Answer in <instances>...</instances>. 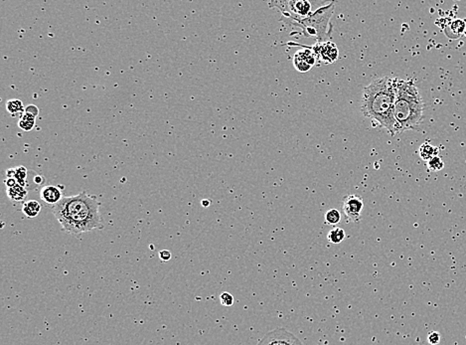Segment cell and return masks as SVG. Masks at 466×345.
Segmentation results:
<instances>
[{"label": "cell", "mask_w": 466, "mask_h": 345, "mask_svg": "<svg viewBox=\"0 0 466 345\" xmlns=\"http://www.w3.org/2000/svg\"><path fill=\"white\" fill-rule=\"evenodd\" d=\"M6 110L13 117L19 116V118L24 114L25 107L23 102L17 98H11L6 101Z\"/></svg>", "instance_id": "7c38bea8"}, {"label": "cell", "mask_w": 466, "mask_h": 345, "mask_svg": "<svg viewBox=\"0 0 466 345\" xmlns=\"http://www.w3.org/2000/svg\"><path fill=\"white\" fill-rule=\"evenodd\" d=\"M345 237H346L345 231L338 227L331 229L327 235V239L333 244H340L341 242L345 240Z\"/></svg>", "instance_id": "2e32d148"}, {"label": "cell", "mask_w": 466, "mask_h": 345, "mask_svg": "<svg viewBox=\"0 0 466 345\" xmlns=\"http://www.w3.org/2000/svg\"><path fill=\"white\" fill-rule=\"evenodd\" d=\"M464 21H465V29H464V32H463V35H464V36L466 37V20H464Z\"/></svg>", "instance_id": "f1b7e54d"}, {"label": "cell", "mask_w": 466, "mask_h": 345, "mask_svg": "<svg viewBox=\"0 0 466 345\" xmlns=\"http://www.w3.org/2000/svg\"><path fill=\"white\" fill-rule=\"evenodd\" d=\"M394 119L397 133L416 129L423 118L424 103L413 80L393 78Z\"/></svg>", "instance_id": "3957f363"}, {"label": "cell", "mask_w": 466, "mask_h": 345, "mask_svg": "<svg viewBox=\"0 0 466 345\" xmlns=\"http://www.w3.org/2000/svg\"><path fill=\"white\" fill-rule=\"evenodd\" d=\"M25 113H28L30 115H33L34 117H37L39 114V108L34 104H29L25 107Z\"/></svg>", "instance_id": "7402d4cb"}, {"label": "cell", "mask_w": 466, "mask_h": 345, "mask_svg": "<svg viewBox=\"0 0 466 345\" xmlns=\"http://www.w3.org/2000/svg\"><path fill=\"white\" fill-rule=\"evenodd\" d=\"M329 3L326 0H277L268 2V6L277 9L282 15L281 20L289 25L309 17Z\"/></svg>", "instance_id": "5b68a950"}, {"label": "cell", "mask_w": 466, "mask_h": 345, "mask_svg": "<svg viewBox=\"0 0 466 345\" xmlns=\"http://www.w3.org/2000/svg\"><path fill=\"white\" fill-rule=\"evenodd\" d=\"M52 211L68 234L78 237L83 233L102 228L97 199L84 191L76 196L64 197L53 206Z\"/></svg>", "instance_id": "6da1fadb"}, {"label": "cell", "mask_w": 466, "mask_h": 345, "mask_svg": "<svg viewBox=\"0 0 466 345\" xmlns=\"http://www.w3.org/2000/svg\"><path fill=\"white\" fill-rule=\"evenodd\" d=\"M15 179L17 183L25 187L27 181V169L24 166H18L15 168Z\"/></svg>", "instance_id": "ac0fdd59"}, {"label": "cell", "mask_w": 466, "mask_h": 345, "mask_svg": "<svg viewBox=\"0 0 466 345\" xmlns=\"http://www.w3.org/2000/svg\"><path fill=\"white\" fill-rule=\"evenodd\" d=\"M35 124H36V117L25 112L18 120V126L24 131L32 130L35 127Z\"/></svg>", "instance_id": "9a60e30c"}, {"label": "cell", "mask_w": 466, "mask_h": 345, "mask_svg": "<svg viewBox=\"0 0 466 345\" xmlns=\"http://www.w3.org/2000/svg\"><path fill=\"white\" fill-rule=\"evenodd\" d=\"M325 223L331 226H336L341 221V213L337 209H330L324 215Z\"/></svg>", "instance_id": "e0dca14e"}, {"label": "cell", "mask_w": 466, "mask_h": 345, "mask_svg": "<svg viewBox=\"0 0 466 345\" xmlns=\"http://www.w3.org/2000/svg\"><path fill=\"white\" fill-rule=\"evenodd\" d=\"M394 82L393 78L374 79L364 87L361 110L375 127L386 129L390 135L397 133L394 119Z\"/></svg>", "instance_id": "7a4b0ae2"}, {"label": "cell", "mask_w": 466, "mask_h": 345, "mask_svg": "<svg viewBox=\"0 0 466 345\" xmlns=\"http://www.w3.org/2000/svg\"><path fill=\"white\" fill-rule=\"evenodd\" d=\"M439 334L437 332H431L428 335V341L430 344H437L439 342Z\"/></svg>", "instance_id": "cb8c5ba5"}, {"label": "cell", "mask_w": 466, "mask_h": 345, "mask_svg": "<svg viewBox=\"0 0 466 345\" xmlns=\"http://www.w3.org/2000/svg\"><path fill=\"white\" fill-rule=\"evenodd\" d=\"M257 345H303V343L286 329L276 328L264 335Z\"/></svg>", "instance_id": "8992f818"}, {"label": "cell", "mask_w": 466, "mask_h": 345, "mask_svg": "<svg viewBox=\"0 0 466 345\" xmlns=\"http://www.w3.org/2000/svg\"><path fill=\"white\" fill-rule=\"evenodd\" d=\"M220 301L222 305L225 306H231L233 304V296L230 292H222L220 295Z\"/></svg>", "instance_id": "44dd1931"}, {"label": "cell", "mask_w": 466, "mask_h": 345, "mask_svg": "<svg viewBox=\"0 0 466 345\" xmlns=\"http://www.w3.org/2000/svg\"><path fill=\"white\" fill-rule=\"evenodd\" d=\"M41 199L49 205H57L63 199V186L47 185L40 191Z\"/></svg>", "instance_id": "30bf717a"}, {"label": "cell", "mask_w": 466, "mask_h": 345, "mask_svg": "<svg viewBox=\"0 0 466 345\" xmlns=\"http://www.w3.org/2000/svg\"><path fill=\"white\" fill-rule=\"evenodd\" d=\"M450 27L453 31V33L457 34L458 36H460L461 34H463L464 32V29H465V21L464 20H455L453 21L451 24H450Z\"/></svg>", "instance_id": "ffe728a7"}, {"label": "cell", "mask_w": 466, "mask_h": 345, "mask_svg": "<svg viewBox=\"0 0 466 345\" xmlns=\"http://www.w3.org/2000/svg\"><path fill=\"white\" fill-rule=\"evenodd\" d=\"M437 153H438V148L431 145L429 142L422 143L418 150V154L420 158L426 161L430 160L434 156H437Z\"/></svg>", "instance_id": "5bb4252c"}, {"label": "cell", "mask_w": 466, "mask_h": 345, "mask_svg": "<svg viewBox=\"0 0 466 345\" xmlns=\"http://www.w3.org/2000/svg\"><path fill=\"white\" fill-rule=\"evenodd\" d=\"M311 49L316 54L318 61L322 64H332L334 63L339 56V51L336 46L331 41L327 42H317L315 45L311 46Z\"/></svg>", "instance_id": "9c48e42d"}, {"label": "cell", "mask_w": 466, "mask_h": 345, "mask_svg": "<svg viewBox=\"0 0 466 345\" xmlns=\"http://www.w3.org/2000/svg\"><path fill=\"white\" fill-rule=\"evenodd\" d=\"M43 181H44V177L41 176V175H36V176L34 177V182H35L36 184H42Z\"/></svg>", "instance_id": "4316f807"}, {"label": "cell", "mask_w": 466, "mask_h": 345, "mask_svg": "<svg viewBox=\"0 0 466 345\" xmlns=\"http://www.w3.org/2000/svg\"><path fill=\"white\" fill-rule=\"evenodd\" d=\"M27 190L25 189L24 186H21L20 184L15 185L12 188L7 189V196L11 201L14 202H21L27 197Z\"/></svg>", "instance_id": "4fadbf2b"}, {"label": "cell", "mask_w": 466, "mask_h": 345, "mask_svg": "<svg viewBox=\"0 0 466 345\" xmlns=\"http://www.w3.org/2000/svg\"><path fill=\"white\" fill-rule=\"evenodd\" d=\"M427 166H428V169L431 170V171H439V170L443 169L444 163H443V161L441 160L440 157L434 156L430 160L427 161Z\"/></svg>", "instance_id": "d6986e66"}, {"label": "cell", "mask_w": 466, "mask_h": 345, "mask_svg": "<svg viewBox=\"0 0 466 345\" xmlns=\"http://www.w3.org/2000/svg\"><path fill=\"white\" fill-rule=\"evenodd\" d=\"M202 204H203L204 207H207L210 204V202L209 201H202Z\"/></svg>", "instance_id": "83f0119b"}, {"label": "cell", "mask_w": 466, "mask_h": 345, "mask_svg": "<svg viewBox=\"0 0 466 345\" xmlns=\"http://www.w3.org/2000/svg\"><path fill=\"white\" fill-rule=\"evenodd\" d=\"M302 47L303 49L297 51L293 57V66L295 70L300 73L308 72L312 67H314L319 61L316 54L313 52L311 47L302 46L299 44H294Z\"/></svg>", "instance_id": "52a82bcc"}, {"label": "cell", "mask_w": 466, "mask_h": 345, "mask_svg": "<svg viewBox=\"0 0 466 345\" xmlns=\"http://www.w3.org/2000/svg\"><path fill=\"white\" fill-rule=\"evenodd\" d=\"M364 208L363 199L357 195H347L342 201V210L346 218L354 223H357L362 218Z\"/></svg>", "instance_id": "ba28073f"}, {"label": "cell", "mask_w": 466, "mask_h": 345, "mask_svg": "<svg viewBox=\"0 0 466 345\" xmlns=\"http://www.w3.org/2000/svg\"><path fill=\"white\" fill-rule=\"evenodd\" d=\"M15 168H10L6 170V177L7 178H15Z\"/></svg>", "instance_id": "484cf974"}, {"label": "cell", "mask_w": 466, "mask_h": 345, "mask_svg": "<svg viewBox=\"0 0 466 345\" xmlns=\"http://www.w3.org/2000/svg\"><path fill=\"white\" fill-rule=\"evenodd\" d=\"M17 184H18V183H17V181H16L15 178H7V179L5 180V185H6L7 189H8V188H12V187H14V186L17 185Z\"/></svg>", "instance_id": "d4e9b609"}, {"label": "cell", "mask_w": 466, "mask_h": 345, "mask_svg": "<svg viewBox=\"0 0 466 345\" xmlns=\"http://www.w3.org/2000/svg\"><path fill=\"white\" fill-rule=\"evenodd\" d=\"M159 258L162 261H168L171 259V253L168 250H162L159 252Z\"/></svg>", "instance_id": "603a6c76"}, {"label": "cell", "mask_w": 466, "mask_h": 345, "mask_svg": "<svg viewBox=\"0 0 466 345\" xmlns=\"http://www.w3.org/2000/svg\"><path fill=\"white\" fill-rule=\"evenodd\" d=\"M335 8V2H330L326 6L319 8L309 17L290 23V26L299 28L306 37H313L317 42H327L331 38L330 20Z\"/></svg>", "instance_id": "277c9868"}, {"label": "cell", "mask_w": 466, "mask_h": 345, "mask_svg": "<svg viewBox=\"0 0 466 345\" xmlns=\"http://www.w3.org/2000/svg\"><path fill=\"white\" fill-rule=\"evenodd\" d=\"M42 206L41 204L36 201V200H29L23 203L22 205V213L27 217V218H35L37 217L40 212H41Z\"/></svg>", "instance_id": "8fae6325"}]
</instances>
